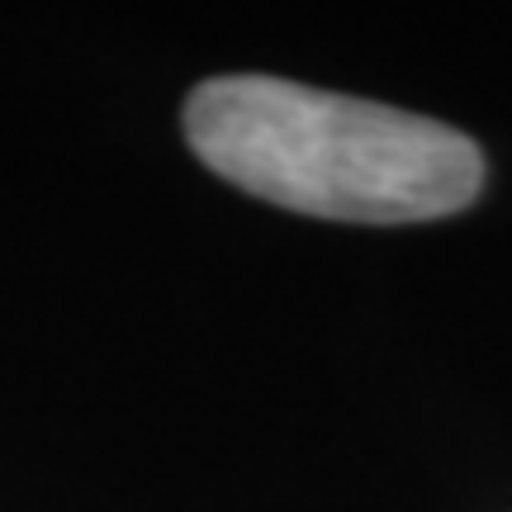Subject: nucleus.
I'll list each match as a JSON object with an SVG mask.
<instances>
[{
  "label": "nucleus",
  "mask_w": 512,
  "mask_h": 512,
  "mask_svg": "<svg viewBox=\"0 0 512 512\" xmlns=\"http://www.w3.org/2000/svg\"><path fill=\"white\" fill-rule=\"evenodd\" d=\"M185 133L214 176L313 219H446L484 185V157L460 128L280 76L204 81Z\"/></svg>",
  "instance_id": "nucleus-1"
}]
</instances>
